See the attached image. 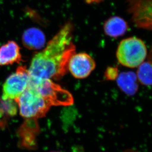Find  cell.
<instances>
[{
	"label": "cell",
	"instance_id": "9c48e42d",
	"mask_svg": "<svg viewBox=\"0 0 152 152\" xmlns=\"http://www.w3.org/2000/svg\"><path fill=\"white\" fill-rule=\"evenodd\" d=\"M22 42L28 49L36 50L45 46V37L43 32L36 28L26 30L22 36Z\"/></svg>",
	"mask_w": 152,
	"mask_h": 152
},
{
	"label": "cell",
	"instance_id": "7c38bea8",
	"mask_svg": "<svg viewBox=\"0 0 152 152\" xmlns=\"http://www.w3.org/2000/svg\"><path fill=\"white\" fill-rule=\"evenodd\" d=\"M152 65L151 61L143 62L139 65L136 77L138 80L143 85L151 86L152 84Z\"/></svg>",
	"mask_w": 152,
	"mask_h": 152
},
{
	"label": "cell",
	"instance_id": "277c9868",
	"mask_svg": "<svg viewBox=\"0 0 152 152\" xmlns=\"http://www.w3.org/2000/svg\"><path fill=\"white\" fill-rule=\"evenodd\" d=\"M30 85L51 106L69 105L73 103L72 95L50 79L37 81L31 79Z\"/></svg>",
	"mask_w": 152,
	"mask_h": 152
},
{
	"label": "cell",
	"instance_id": "3957f363",
	"mask_svg": "<svg viewBox=\"0 0 152 152\" xmlns=\"http://www.w3.org/2000/svg\"><path fill=\"white\" fill-rule=\"evenodd\" d=\"M147 50L145 43L140 39L129 37L120 42L117 50L119 63L129 68L138 67L145 60Z\"/></svg>",
	"mask_w": 152,
	"mask_h": 152
},
{
	"label": "cell",
	"instance_id": "4fadbf2b",
	"mask_svg": "<svg viewBox=\"0 0 152 152\" xmlns=\"http://www.w3.org/2000/svg\"><path fill=\"white\" fill-rule=\"evenodd\" d=\"M118 76V69L116 68L108 67L105 72V77L108 80H114Z\"/></svg>",
	"mask_w": 152,
	"mask_h": 152
},
{
	"label": "cell",
	"instance_id": "ba28073f",
	"mask_svg": "<svg viewBox=\"0 0 152 152\" xmlns=\"http://www.w3.org/2000/svg\"><path fill=\"white\" fill-rule=\"evenodd\" d=\"M22 61L20 48L14 41H9L0 48V66L19 63Z\"/></svg>",
	"mask_w": 152,
	"mask_h": 152
},
{
	"label": "cell",
	"instance_id": "52a82bcc",
	"mask_svg": "<svg viewBox=\"0 0 152 152\" xmlns=\"http://www.w3.org/2000/svg\"><path fill=\"white\" fill-rule=\"evenodd\" d=\"M96 67V63L93 58L86 53H75L70 58L68 70L77 79L87 77Z\"/></svg>",
	"mask_w": 152,
	"mask_h": 152
},
{
	"label": "cell",
	"instance_id": "30bf717a",
	"mask_svg": "<svg viewBox=\"0 0 152 152\" xmlns=\"http://www.w3.org/2000/svg\"><path fill=\"white\" fill-rule=\"evenodd\" d=\"M137 79L135 73L132 72H124L118 75L117 83L125 94L132 96L136 93L138 88Z\"/></svg>",
	"mask_w": 152,
	"mask_h": 152
},
{
	"label": "cell",
	"instance_id": "8fae6325",
	"mask_svg": "<svg viewBox=\"0 0 152 152\" xmlns=\"http://www.w3.org/2000/svg\"><path fill=\"white\" fill-rule=\"evenodd\" d=\"M128 25L123 19L114 16L106 20L104 25V31L106 35L112 37L123 36L128 30Z\"/></svg>",
	"mask_w": 152,
	"mask_h": 152
},
{
	"label": "cell",
	"instance_id": "6da1fadb",
	"mask_svg": "<svg viewBox=\"0 0 152 152\" xmlns=\"http://www.w3.org/2000/svg\"><path fill=\"white\" fill-rule=\"evenodd\" d=\"M73 31L72 23H66L45 49L34 55L28 69L32 80H58L67 73L69 61L76 50Z\"/></svg>",
	"mask_w": 152,
	"mask_h": 152
},
{
	"label": "cell",
	"instance_id": "8992f818",
	"mask_svg": "<svg viewBox=\"0 0 152 152\" xmlns=\"http://www.w3.org/2000/svg\"><path fill=\"white\" fill-rule=\"evenodd\" d=\"M129 12L137 27L152 29V0H129Z\"/></svg>",
	"mask_w": 152,
	"mask_h": 152
},
{
	"label": "cell",
	"instance_id": "5bb4252c",
	"mask_svg": "<svg viewBox=\"0 0 152 152\" xmlns=\"http://www.w3.org/2000/svg\"><path fill=\"white\" fill-rule=\"evenodd\" d=\"M59 152V151H52V152Z\"/></svg>",
	"mask_w": 152,
	"mask_h": 152
},
{
	"label": "cell",
	"instance_id": "5b68a950",
	"mask_svg": "<svg viewBox=\"0 0 152 152\" xmlns=\"http://www.w3.org/2000/svg\"><path fill=\"white\" fill-rule=\"evenodd\" d=\"M30 82L28 69L19 66L3 84L1 99L4 101H15L29 87Z\"/></svg>",
	"mask_w": 152,
	"mask_h": 152
},
{
	"label": "cell",
	"instance_id": "7a4b0ae2",
	"mask_svg": "<svg viewBox=\"0 0 152 152\" xmlns=\"http://www.w3.org/2000/svg\"><path fill=\"white\" fill-rule=\"evenodd\" d=\"M15 102L20 115L26 119L45 117L51 106L30 84Z\"/></svg>",
	"mask_w": 152,
	"mask_h": 152
}]
</instances>
